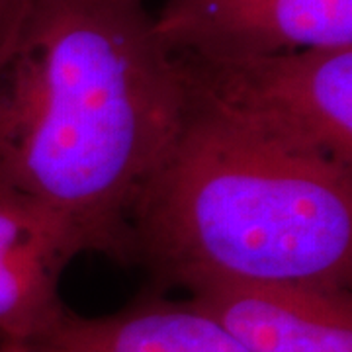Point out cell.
<instances>
[{
	"label": "cell",
	"mask_w": 352,
	"mask_h": 352,
	"mask_svg": "<svg viewBox=\"0 0 352 352\" xmlns=\"http://www.w3.org/2000/svg\"><path fill=\"white\" fill-rule=\"evenodd\" d=\"M0 352H38L32 344L16 342V340L0 339Z\"/></svg>",
	"instance_id": "9c48e42d"
},
{
	"label": "cell",
	"mask_w": 352,
	"mask_h": 352,
	"mask_svg": "<svg viewBox=\"0 0 352 352\" xmlns=\"http://www.w3.org/2000/svg\"><path fill=\"white\" fill-rule=\"evenodd\" d=\"M186 288L247 352H352L351 289L223 278Z\"/></svg>",
	"instance_id": "5b68a950"
},
{
	"label": "cell",
	"mask_w": 352,
	"mask_h": 352,
	"mask_svg": "<svg viewBox=\"0 0 352 352\" xmlns=\"http://www.w3.org/2000/svg\"><path fill=\"white\" fill-rule=\"evenodd\" d=\"M175 57L190 106L278 149L352 168V47Z\"/></svg>",
	"instance_id": "3957f363"
},
{
	"label": "cell",
	"mask_w": 352,
	"mask_h": 352,
	"mask_svg": "<svg viewBox=\"0 0 352 352\" xmlns=\"http://www.w3.org/2000/svg\"><path fill=\"white\" fill-rule=\"evenodd\" d=\"M22 0H0V38L6 32V28L14 18V14L18 10Z\"/></svg>",
	"instance_id": "ba28073f"
},
{
	"label": "cell",
	"mask_w": 352,
	"mask_h": 352,
	"mask_svg": "<svg viewBox=\"0 0 352 352\" xmlns=\"http://www.w3.org/2000/svg\"><path fill=\"white\" fill-rule=\"evenodd\" d=\"M153 32L173 55L204 59L352 47V0H168Z\"/></svg>",
	"instance_id": "277c9868"
},
{
	"label": "cell",
	"mask_w": 352,
	"mask_h": 352,
	"mask_svg": "<svg viewBox=\"0 0 352 352\" xmlns=\"http://www.w3.org/2000/svg\"><path fill=\"white\" fill-rule=\"evenodd\" d=\"M131 261L208 278L349 289L352 168L264 143L188 104L131 217Z\"/></svg>",
	"instance_id": "7a4b0ae2"
},
{
	"label": "cell",
	"mask_w": 352,
	"mask_h": 352,
	"mask_svg": "<svg viewBox=\"0 0 352 352\" xmlns=\"http://www.w3.org/2000/svg\"><path fill=\"white\" fill-rule=\"evenodd\" d=\"M32 346L38 352H247L196 305L163 300L106 317L65 311Z\"/></svg>",
	"instance_id": "52a82bcc"
},
{
	"label": "cell",
	"mask_w": 352,
	"mask_h": 352,
	"mask_svg": "<svg viewBox=\"0 0 352 352\" xmlns=\"http://www.w3.org/2000/svg\"><path fill=\"white\" fill-rule=\"evenodd\" d=\"M188 110L141 0H22L0 38V186L131 263V217Z\"/></svg>",
	"instance_id": "6da1fadb"
},
{
	"label": "cell",
	"mask_w": 352,
	"mask_h": 352,
	"mask_svg": "<svg viewBox=\"0 0 352 352\" xmlns=\"http://www.w3.org/2000/svg\"><path fill=\"white\" fill-rule=\"evenodd\" d=\"M90 251L63 214L18 190L0 186V339L32 344L65 315L59 280Z\"/></svg>",
	"instance_id": "8992f818"
}]
</instances>
